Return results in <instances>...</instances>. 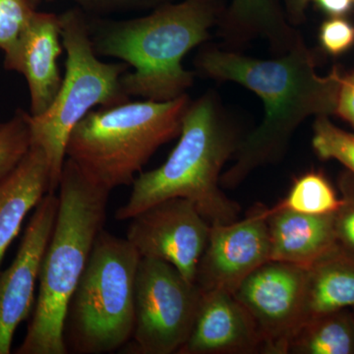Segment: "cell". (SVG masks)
<instances>
[{"mask_svg": "<svg viewBox=\"0 0 354 354\" xmlns=\"http://www.w3.org/2000/svg\"><path fill=\"white\" fill-rule=\"evenodd\" d=\"M59 199L48 193L37 205L26 227L15 259L0 272V354L11 353L18 326L35 308V290L50 243Z\"/></svg>", "mask_w": 354, "mask_h": 354, "instance_id": "8fae6325", "label": "cell"}, {"mask_svg": "<svg viewBox=\"0 0 354 354\" xmlns=\"http://www.w3.org/2000/svg\"><path fill=\"white\" fill-rule=\"evenodd\" d=\"M85 10L93 12H115L132 9L157 8L176 0H72Z\"/></svg>", "mask_w": 354, "mask_h": 354, "instance_id": "484cf974", "label": "cell"}, {"mask_svg": "<svg viewBox=\"0 0 354 354\" xmlns=\"http://www.w3.org/2000/svg\"><path fill=\"white\" fill-rule=\"evenodd\" d=\"M334 214L305 215L266 208L270 260L308 269L337 247Z\"/></svg>", "mask_w": 354, "mask_h": 354, "instance_id": "9a60e30c", "label": "cell"}, {"mask_svg": "<svg viewBox=\"0 0 354 354\" xmlns=\"http://www.w3.org/2000/svg\"><path fill=\"white\" fill-rule=\"evenodd\" d=\"M353 308L354 256L337 245L306 269L302 322L321 314Z\"/></svg>", "mask_w": 354, "mask_h": 354, "instance_id": "ac0fdd59", "label": "cell"}, {"mask_svg": "<svg viewBox=\"0 0 354 354\" xmlns=\"http://www.w3.org/2000/svg\"><path fill=\"white\" fill-rule=\"evenodd\" d=\"M202 290L169 263L141 258L135 283V323L124 353L172 354L189 337Z\"/></svg>", "mask_w": 354, "mask_h": 354, "instance_id": "ba28073f", "label": "cell"}, {"mask_svg": "<svg viewBox=\"0 0 354 354\" xmlns=\"http://www.w3.org/2000/svg\"><path fill=\"white\" fill-rule=\"evenodd\" d=\"M191 99L128 101L88 113L70 135L66 156L93 183L132 185L153 153L179 136Z\"/></svg>", "mask_w": 354, "mask_h": 354, "instance_id": "5b68a950", "label": "cell"}, {"mask_svg": "<svg viewBox=\"0 0 354 354\" xmlns=\"http://www.w3.org/2000/svg\"><path fill=\"white\" fill-rule=\"evenodd\" d=\"M202 75L230 81L252 91L263 101L259 127L243 137L234 164L221 176V186L235 188L258 167L283 158L293 134L310 116L335 113L342 74L317 73L315 57L304 41L285 55L263 60L216 46H203L194 59Z\"/></svg>", "mask_w": 354, "mask_h": 354, "instance_id": "6da1fadb", "label": "cell"}, {"mask_svg": "<svg viewBox=\"0 0 354 354\" xmlns=\"http://www.w3.org/2000/svg\"><path fill=\"white\" fill-rule=\"evenodd\" d=\"M288 354H354L353 309L305 320L291 337Z\"/></svg>", "mask_w": 354, "mask_h": 354, "instance_id": "d6986e66", "label": "cell"}, {"mask_svg": "<svg viewBox=\"0 0 354 354\" xmlns=\"http://www.w3.org/2000/svg\"><path fill=\"white\" fill-rule=\"evenodd\" d=\"M30 113L18 109L0 124V181L17 167L31 147Z\"/></svg>", "mask_w": 354, "mask_h": 354, "instance_id": "7402d4cb", "label": "cell"}, {"mask_svg": "<svg viewBox=\"0 0 354 354\" xmlns=\"http://www.w3.org/2000/svg\"><path fill=\"white\" fill-rule=\"evenodd\" d=\"M58 211L39 278V295L16 354H66L65 320L95 239L104 230L111 191L88 178L66 158Z\"/></svg>", "mask_w": 354, "mask_h": 354, "instance_id": "277c9868", "label": "cell"}, {"mask_svg": "<svg viewBox=\"0 0 354 354\" xmlns=\"http://www.w3.org/2000/svg\"><path fill=\"white\" fill-rule=\"evenodd\" d=\"M242 139L215 92L191 101L176 148L160 167L135 178L127 202L115 212L116 220H131L158 203L183 198L211 225L236 221L241 207L221 191V176Z\"/></svg>", "mask_w": 354, "mask_h": 354, "instance_id": "3957f363", "label": "cell"}, {"mask_svg": "<svg viewBox=\"0 0 354 354\" xmlns=\"http://www.w3.org/2000/svg\"><path fill=\"white\" fill-rule=\"evenodd\" d=\"M141 256L127 239L102 230L67 310L64 339L76 354L113 353L131 339Z\"/></svg>", "mask_w": 354, "mask_h": 354, "instance_id": "52a82bcc", "label": "cell"}, {"mask_svg": "<svg viewBox=\"0 0 354 354\" xmlns=\"http://www.w3.org/2000/svg\"><path fill=\"white\" fill-rule=\"evenodd\" d=\"M330 17H342L351 11L354 0H313Z\"/></svg>", "mask_w": 354, "mask_h": 354, "instance_id": "f1b7e54d", "label": "cell"}, {"mask_svg": "<svg viewBox=\"0 0 354 354\" xmlns=\"http://www.w3.org/2000/svg\"><path fill=\"white\" fill-rule=\"evenodd\" d=\"M37 10L32 0H0V50L4 57L17 46Z\"/></svg>", "mask_w": 354, "mask_h": 354, "instance_id": "603a6c76", "label": "cell"}, {"mask_svg": "<svg viewBox=\"0 0 354 354\" xmlns=\"http://www.w3.org/2000/svg\"><path fill=\"white\" fill-rule=\"evenodd\" d=\"M216 26L218 36L230 50L263 39L274 55H281L304 41L277 0H232Z\"/></svg>", "mask_w": 354, "mask_h": 354, "instance_id": "2e32d148", "label": "cell"}, {"mask_svg": "<svg viewBox=\"0 0 354 354\" xmlns=\"http://www.w3.org/2000/svg\"><path fill=\"white\" fill-rule=\"evenodd\" d=\"M266 208L258 206L244 220L211 225L208 244L195 283L202 291L234 293L242 281L270 261Z\"/></svg>", "mask_w": 354, "mask_h": 354, "instance_id": "7c38bea8", "label": "cell"}, {"mask_svg": "<svg viewBox=\"0 0 354 354\" xmlns=\"http://www.w3.org/2000/svg\"><path fill=\"white\" fill-rule=\"evenodd\" d=\"M209 232L211 223L192 202L171 198L133 216L127 239L141 258L169 263L195 283Z\"/></svg>", "mask_w": 354, "mask_h": 354, "instance_id": "9c48e42d", "label": "cell"}, {"mask_svg": "<svg viewBox=\"0 0 354 354\" xmlns=\"http://www.w3.org/2000/svg\"><path fill=\"white\" fill-rule=\"evenodd\" d=\"M335 113L354 127V73L342 76Z\"/></svg>", "mask_w": 354, "mask_h": 354, "instance_id": "4316f807", "label": "cell"}, {"mask_svg": "<svg viewBox=\"0 0 354 354\" xmlns=\"http://www.w3.org/2000/svg\"><path fill=\"white\" fill-rule=\"evenodd\" d=\"M50 183L48 158L43 149L35 145L0 181V267L26 216L50 193Z\"/></svg>", "mask_w": 354, "mask_h": 354, "instance_id": "e0dca14e", "label": "cell"}, {"mask_svg": "<svg viewBox=\"0 0 354 354\" xmlns=\"http://www.w3.org/2000/svg\"><path fill=\"white\" fill-rule=\"evenodd\" d=\"M353 312H354V308H353Z\"/></svg>", "mask_w": 354, "mask_h": 354, "instance_id": "1f68e13d", "label": "cell"}, {"mask_svg": "<svg viewBox=\"0 0 354 354\" xmlns=\"http://www.w3.org/2000/svg\"><path fill=\"white\" fill-rule=\"evenodd\" d=\"M341 205V198L325 174L309 171L295 179L288 195L272 209L318 216L334 214Z\"/></svg>", "mask_w": 354, "mask_h": 354, "instance_id": "ffe728a7", "label": "cell"}, {"mask_svg": "<svg viewBox=\"0 0 354 354\" xmlns=\"http://www.w3.org/2000/svg\"><path fill=\"white\" fill-rule=\"evenodd\" d=\"M305 274L298 266L270 260L247 277L234 297L255 321L265 354H288L304 311Z\"/></svg>", "mask_w": 354, "mask_h": 354, "instance_id": "30bf717a", "label": "cell"}, {"mask_svg": "<svg viewBox=\"0 0 354 354\" xmlns=\"http://www.w3.org/2000/svg\"><path fill=\"white\" fill-rule=\"evenodd\" d=\"M312 147L319 158L337 160L354 174V135L335 127L329 116L316 118Z\"/></svg>", "mask_w": 354, "mask_h": 354, "instance_id": "44dd1931", "label": "cell"}, {"mask_svg": "<svg viewBox=\"0 0 354 354\" xmlns=\"http://www.w3.org/2000/svg\"><path fill=\"white\" fill-rule=\"evenodd\" d=\"M286 17L293 27H297L305 20V13L311 0H281Z\"/></svg>", "mask_w": 354, "mask_h": 354, "instance_id": "83f0119b", "label": "cell"}, {"mask_svg": "<svg viewBox=\"0 0 354 354\" xmlns=\"http://www.w3.org/2000/svg\"><path fill=\"white\" fill-rule=\"evenodd\" d=\"M342 205L334 214L337 245L354 256V174L342 171L337 180Z\"/></svg>", "mask_w": 354, "mask_h": 354, "instance_id": "cb8c5ba5", "label": "cell"}, {"mask_svg": "<svg viewBox=\"0 0 354 354\" xmlns=\"http://www.w3.org/2000/svg\"><path fill=\"white\" fill-rule=\"evenodd\" d=\"M319 41L326 53L341 55L353 46L354 26L344 17H330L321 25Z\"/></svg>", "mask_w": 354, "mask_h": 354, "instance_id": "d4e9b609", "label": "cell"}, {"mask_svg": "<svg viewBox=\"0 0 354 354\" xmlns=\"http://www.w3.org/2000/svg\"><path fill=\"white\" fill-rule=\"evenodd\" d=\"M64 50L59 15L37 10L17 46L4 57L6 69L27 81L32 116L43 114L57 97L64 79L58 58Z\"/></svg>", "mask_w": 354, "mask_h": 354, "instance_id": "5bb4252c", "label": "cell"}, {"mask_svg": "<svg viewBox=\"0 0 354 354\" xmlns=\"http://www.w3.org/2000/svg\"><path fill=\"white\" fill-rule=\"evenodd\" d=\"M223 10L221 0H180L143 17L88 21L95 53L133 69L121 78L128 97L167 102L192 87L194 73L184 68V57L208 41Z\"/></svg>", "mask_w": 354, "mask_h": 354, "instance_id": "7a4b0ae2", "label": "cell"}, {"mask_svg": "<svg viewBox=\"0 0 354 354\" xmlns=\"http://www.w3.org/2000/svg\"><path fill=\"white\" fill-rule=\"evenodd\" d=\"M48 1H53V0H48Z\"/></svg>", "mask_w": 354, "mask_h": 354, "instance_id": "4dcf8cb0", "label": "cell"}, {"mask_svg": "<svg viewBox=\"0 0 354 354\" xmlns=\"http://www.w3.org/2000/svg\"><path fill=\"white\" fill-rule=\"evenodd\" d=\"M66 51L62 84L50 108L41 115L30 114L31 145L43 149L50 171V193H55L66 160L67 143L76 125L95 108L130 101L121 78L129 71L125 62H104L95 53L88 21L81 9L59 15Z\"/></svg>", "mask_w": 354, "mask_h": 354, "instance_id": "8992f818", "label": "cell"}, {"mask_svg": "<svg viewBox=\"0 0 354 354\" xmlns=\"http://www.w3.org/2000/svg\"><path fill=\"white\" fill-rule=\"evenodd\" d=\"M32 3H34V6L38 8V6L39 4H41V2L43 1V0H32Z\"/></svg>", "mask_w": 354, "mask_h": 354, "instance_id": "f546056e", "label": "cell"}, {"mask_svg": "<svg viewBox=\"0 0 354 354\" xmlns=\"http://www.w3.org/2000/svg\"><path fill=\"white\" fill-rule=\"evenodd\" d=\"M256 353H264V342L234 293L202 291L192 330L177 354Z\"/></svg>", "mask_w": 354, "mask_h": 354, "instance_id": "4fadbf2b", "label": "cell"}]
</instances>
